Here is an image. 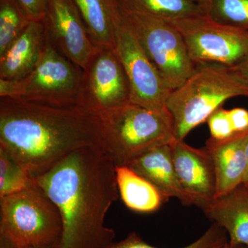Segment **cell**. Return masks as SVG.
I'll use <instances>...</instances> for the list:
<instances>
[{
	"mask_svg": "<svg viewBox=\"0 0 248 248\" xmlns=\"http://www.w3.org/2000/svg\"><path fill=\"white\" fill-rule=\"evenodd\" d=\"M0 248H19L13 244L9 240L0 236Z\"/></svg>",
	"mask_w": 248,
	"mask_h": 248,
	"instance_id": "obj_28",
	"label": "cell"
},
{
	"mask_svg": "<svg viewBox=\"0 0 248 248\" xmlns=\"http://www.w3.org/2000/svg\"><path fill=\"white\" fill-rule=\"evenodd\" d=\"M246 186H247V187H248V182L247 183V184H246Z\"/></svg>",
	"mask_w": 248,
	"mask_h": 248,
	"instance_id": "obj_33",
	"label": "cell"
},
{
	"mask_svg": "<svg viewBox=\"0 0 248 248\" xmlns=\"http://www.w3.org/2000/svg\"><path fill=\"white\" fill-rule=\"evenodd\" d=\"M124 9L168 22L204 16L203 6L192 0H117Z\"/></svg>",
	"mask_w": 248,
	"mask_h": 248,
	"instance_id": "obj_19",
	"label": "cell"
},
{
	"mask_svg": "<svg viewBox=\"0 0 248 248\" xmlns=\"http://www.w3.org/2000/svg\"><path fill=\"white\" fill-rule=\"evenodd\" d=\"M78 104L96 114L130 102L128 79L115 48L98 46L82 71Z\"/></svg>",
	"mask_w": 248,
	"mask_h": 248,
	"instance_id": "obj_10",
	"label": "cell"
},
{
	"mask_svg": "<svg viewBox=\"0 0 248 248\" xmlns=\"http://www.w3.org/2000/svg\"><path fill=\"white\" fill-rule=\"evenodd\" d=\"M120 7L124 20L169 89L180 87L197 68L181 32L164 19Z\"/></svg>",
	"mask_w": 248,
	"mask_h": 248,
	"instance_id": "obj_7",
	"label": "cell"
},
{
	"mask_svg": "<svg viewBox=\"0 0 248 248\" xmlns=\"http://www.w3.org/2000/svg\"><path fill=\"white\" fill-rule=\"evenodd\" d=\"M230 68H231L248 86V59L242 63Z\"/></svg>",
	"mask_w": 248,
	"mask_h": 248,
	"instance_id": "obj_27",
	"label": "cell"
},
{
	"mask_svg": "<svg viewBox=\"0 0 248 248\" xmlns=\"http://www.w3.org/2000/svg\"><path fill=\"white\" fill-rule=\"evenodd\" d=\"M203 9L213 22L248 30V0H207Z\"/></svg>",
	"mask_w": 248,
	"mask_h": 248,
	"instance_id": "obj_20",
	"label": "cell"
},
{
	"mask_svg": "<svg viewBox=\"0 0 248 248\" xmlns=\"http://www.w3.org/2000/svg\"><path fill=\"white\" fill-rule=\"evenodd\" d=\"M170 22L182 34L196 65L233 67L248 59V30L222 25L205 16Z\"/></svg>",
	"mask_w": 248,
	"mask_h": 248,
	"instance_id": "obj_8",
	"label": "cell"
},
{
	"mask_svg": "<svg viewBox=\"0 0 248 248\" xmlns=\"http://www.w3.org/2000/svg\"><path fill=\"white\" fill-rule=\"evenodd\" d=\"M116 166L100 147L81 148L34 181L57 205L63 232L58 248H107L115 232L106 217L120 196Z\"/></svg>",
	"mask_w": 248,
	"mask_h": 248,
	"instance_id": "obj_1",
	"label": "cell"
},
{
	"mask_svg": "<svg viewBox=\"0 0 248 248\" xmlns=\"http://www.w3.org/2000/svg\"><path fill=\"white\" fill-rule=\"evenodd\" d=\"M228 242L226 232L213 223L202 236L192 244L180 248H224ZM107 248H159L151 246L136 232H130L125 239L113 242Z\"/></svg>",
	"mask_w": 248,
	"mask_h": 248,
	"instance_id": "obj_22",
	"label": "cell"
},
{
	"mask_svg": "<svg viewBox=\"0 0 248 248\" xmlns=\"http://www.w3.org/2000/svg\"><path fill=\"white\" fill-rule=\"evenodd\" d=\"M170 148L183 188L202 210L216 198V173L211 156L205 148H194L184 141L174 140Z\"/></svg>",
	"mask_w": 248,
	"mask_h": 248,
	"instance_id": "obj_12",
	"label": "cell"
},
{
	"mask_svg": "<svg viewBox=\"0 0 248 248\" xmlns=\"http://www.w3.org/2000/svg\"><path fill=\"white\" fill-rule=\"evenodd\" d=\"M102 146L100 117L78 104L0 97V148L33 179L78 150Z\"/></svg>",
	"mask_w": 248,
	"mask_h": 248,
	"instance_id": "obj_2",
	"label": "cell"
},
{
	"mask_svg": "<svg viewBox=\"0 0 248 248\" xmlns=\"http://www.w3.org/2000/svg\"><path fill=\"white\" fill-rule=\"evenodd\" d=\"M192 1H195V2L197 3V4L202 5L203 6V5L206 2L207 0H192Z\"/></svg>",
	"mask_w": 248,
	"mask_h": 248,
	"instance_id": "obj_30",
	"label": "cell"
},
{
	"mask_svg": "<svg viewBox=\"0 0 248 248\" xmlns=\"http://www.w3.org/2000/svg\"><path fill=\"white\" fill-rule=\"evenodd\" d=\"M232 125L236 135L248 132V110L243 108H234L229 110Z\"/></svg>",
	"mask_w": 248,
	"mask_h": 248,
	"instance_id": "obj_26",
	"label": "cell"
},
{
	"mask_svg": "<svg viewBox=\"0 0 248 248\" xmlns=\"http://www.w3.org/2000/svg\"><path fill=\"white\" fill-rule=\"evenodd\" d=\"M30 22L16 0H0V56Z\"/></svg>",
	"mask_w": 248,
	"mask_h": 248,
	"instance_id": "obj_21",
	"label": "cell"
},
{
	"mask_svg": "<svg viewBox=\"0 0 248 248\" xmlns=\"http://www.w3.org/2000/svg\"><path fill=\"white\" fill-rule=\"evenodd\" d=\"M248 132L224 140L210 138L205 149L213 160L217 178V197L244 184L248 170L246 145Z\"/></svg>",
	"mask_w": 248,
	"mask_h": 248,
	"instance_id": "obj_13",
	"label": "cell"
},
{
	"mask_svg": "<svg viewBox=\"0 0 248 248\" xmlns=\"http://www.w3.org/2000/svg\"><path fill=\"white\" fill-rule=\"evenodd\" d=\"M30 21L44 20L48 0H16Z\"/></svg>",
	"mask_w": 248,
	"mask_h": 248,
	"instance_id": "obj_25",
	"label": "cell"
},
{
	"mask_svg": "<svg viewBox=\"0 0 248 248\" xmlns=\"http://www.w3.org/2000/svg\"><path fill=\"white\" fill-rule=\"evenodd\" d=\"M82 73L59 51L47 33L40 60L27 76L17 80L0 79V97L72 107L78 104Z\"/></svg>",
	"mask_w": 248,
	"mask_h": 248,
	"instance_id": "obj_6",
	"label": "cell"
},
{
	"mask_svg": "<svg viewBox=\"0 0 248 248\" xmlns=\"http://www.w3.org/2000/svg\"><path fill=\"white\" fill-rule=\"evenodd\" d=\"M99 117L102 149L116 166H125L150 150L175 140L169 112L150 110L130 102Z\"/></svg>",
	"mask_w": 248,
	"mask_h": 248,
	"instance_id": "obj_4",
	"label": "cell"
},
{
	"mask_svg": "<svg viewBox=\"0 0 248 248\" xmlns=\"http://www.w3.org/2000/svg\"><path fill=\"white\" fill-rule=\"evenodd\" d=\"M53 45L81 71L86 69L98 46L93 43L73 0H48L45 18Z\"/></svg>",
	"mask_w": 248,
	"mask_h": 248,
	"instance_id": "obj_11",
	"label": "cell"
},
{
	"mask_svg": "<svg viewBox=\"0 0 248 248\" xmlns=\"http://www.w3.org/2000/svg\"><path fill=\"white\" fill-rule=\"evenodd\" d=\"M248 97V86L231 68L208 63L170 94L166 108L172 120L175 140L184 141L196 127L231 98Z\"/></svg>",
	"mask_w": 248,
	"mask_h": 248,
	"instance_id": "obj_3",
	"label": "cell"
},
{
	"mask_svg": "<svg viewBox=\"0 0 248 248\" xmlns=\"http://www.w3.org/2000/svg\"><path fill=\"white\" fill-rule=\"evenodd\" d=\"M46 40L45 19L31 21L0 56V79L17 80L27 76L40 60Z\"/></svg>",
	"mask_w": 248,
	"mask_h": 248,
	"instance_id": "obj_16",
	"label": "cell"
},
{
	"mask_svg": "<svg viewBox=\"0 0 248 248\" xmlns=\"http://www.w3.org/2000/svg\"><path fill=\"white\" fill-rule=\"evenodd\" d=\"M33 181L7 152L0 148V198L24 190Z\"/></svg>",
	"mask_w": 248,
	"mask_h": 248,
	"instance_id": "obj_23",
	"label": "cell"
},
{
	"mask_svg": "<svg viewBox=\"0 0 248 248\" xmlns=\"http://www.w3.org/2000/svg\"><path fill=\"white\" fill-rule=\"evenodd\" d=\"M224 248H229V246H228V242H227V244H226V246H225Z\"/></svg>",
	"mask_w": 248,
	"mask_h": 248,
	"instance_id": "obj_31",
	"label": "cell"
},
{
	"mask_svg": "<svg viewBox=\"0 0 248 248\" xmlns=\"http://www.w3.org/2000/svg\"><path fill=\"white\" fill-rule=\"evenodd\" d=\"M58 248V247H49V248Z\"/></svg>",
	"mask_w": 248,
	"mask_h": 248,
	"instance_id": "obj_32",
	"label": "cell"
},
{
	"mask_svg": "<svg viewBox=\"0 0 248 248\" xmlns=\"http://www.w3.org/2000/svg\"><path fill=\"white\" fill-rule=\"evenodd\" d=\"M157 189L166 202L177 199L186 206L194 205L179 182L173 163L170 144L156 147L125 165Z\"/></svg>",
	"mask_w": 248,
	"mask_h": 248,
	"instance_id": "obj_14",
	"label": "cell"
},
{
	"mask_svg": "<svg viewBox=\"0 0 248 248\" xmlns=\"http://www.w3.org/2000/svg\"><path fill=\"white\" fill-rule=\"evenodd\" d=\"M91 40L99 47L115 48V32L122 19L117 0H73Z\"/></svg>",
	"mask_w": 248,
	"mask_h": 248,
	"instance_id": "obj_17",
	"label": "cell"
},
{
	"mask_svg": "<svg viewBox=\"0 0 248 248\" xmlns=\"http://www.w3.org/2000/svg\"><path fill=\"white\" fill-rule=\"evenodd\" d=\"M226 232L229 248H248V189L242 184L202 209Z\"/></svg>",
	"mask_w": 248,
	"mask_h": 248,
	"instance_id": "obj_15",
	"label": "cell"
},
{
	"mask_svg": "<svg viewBox=\"0 0 248 248\" xmlns=\"http://www.w3.org/2000/svg\"><path fill=\"white\" fill-rule=\"evenodd\" d=\"M211 138L224 140L236 135L232 125L229 110L219 108L207 120Z\"/></svg>",
	"mask_w": 248,
	"mask_h": 248,
	"instance_id": "obj_24",
	"label": "cell"
},
{
	"mask_svg": "<svg viewBox=\"0 0 248 248\" xmlns=\"http://www.w3.org/2000/svg\"><path fill=\"white\" fill-rule=\"evenodd\" d=\"M115 49L128 79L130 102L150 110L169 112L166 103L172 91L123 17L116 30Z\"/></svg>",
	"mask_w": 248,
	"mask_h": 248,
	"instance_id": "obj_9",
	"label": "cell"
},
{
	"mask_svg": "<svg viewBox=\"0 0 248 248\" xmlns=\"http://www.w3.org/2000/svg\"><path fill=\"white\" fill-rule=\"evenodd\" d=\"M121 199L129 209L140 213H154L166 202L153 184L128 166H116Z\"/></svg>",
	"mask_w": 248,
	"mask_h": 248,
	"instance_id": "obj_18",
	"label": "cell"
},
{
	"mask_svg": "<svg viewBox=\"0 0 248 248\" xmlns=\"http://www.w3.org/2000/svg\"><path fill=\"white\" fill-rule=\"evenodd\" d=\"M246 154H247L248 159V170L247 173H246V179H245V184H247V183L248 182V141L247 142V145H246Z\"/></svg>",
	"mask_w": 248,
	"mask_h": 248,
	"instance_id": "obj_29",
	"label": "cell"
},
{
	"mask_svg": "<svg viewBox=\"0 0 248 248\" xmlns=\"http://www.w3.org/2000/svg\"><path fill=\"white\" fill-rule=\"evenodd\" d=\"M62 232L60 210L35 181L0 198V236L18 248L58 247Z\"/></svg>",
	"mask_w": 248,
	"mask_h": 248,
	"instance_id": "obj_5",
	"label": "cell"
}]
</instances>
